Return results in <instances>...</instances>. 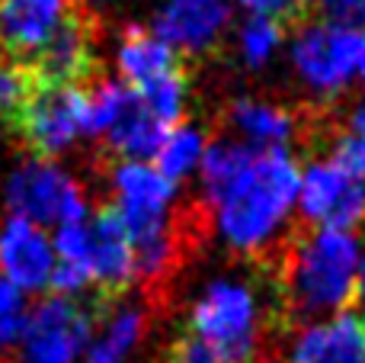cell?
<instances>
[{"mask_svg": "<svg viewBox=\"0 0 365 363\" xmlns=\"http://www.w3.org/2000/svg\"><path fill=\"white\" fill-rule=\"evenodd\" d=\"M282 299L285 322L302 325L340 315L359 299V244L349 232L298 222L279 244L259 251Z\"/></svg>", "mask_w": 365, "mask_h": 363, "instance_id": "1", "label": "cell"}, {"mask_svg": "<svg viewBox=\"0 0 365 363\" xmlns=\"http://www.w3.org/2000/svg\"><path fill=\"white\" fill-rule=\"evenodd\" d=\"M298 184V164L289 151H257L212 203L225 238L250 257L266 251L295 203Z\"/></svg>", "mask_w": 365, "mask_h": 363, "instance_id": "2", "label": "cell"}, {"mask_svg": "<svg viewBox=\"0 0 365 363\" xmlns=\"http://www.w3.org/2000/svg\"><path fill=\"white\" fill-rule=\"evenodd\" d=\"M103 315L106 309L93 299L77 302L74 296H45L26 319V363H74L81 347L90 341L93 322Z\"/></svg>", "mask_w": 365, "mask_h": 363, "instance_id": "3", "label": "cell"}, {"mask_svg": "<svg viewBox=\"0 0 365 363\" xmlns=\"http://www.w3.org/2000/svg\"><path fill=\"white\" fill-rule=\"evenodd\" d=\"M83 126H87V90L38 87L19 119L10 126V139L19 141L36 161H48L61 154Z\"/></svg>", "mask_w": 365, "mask_h": 363, "instance_id": "4", "label": "cell"}, {"mask_svg": "<svg viewBox=\"0 0 365 363\" xmlns=\"http://www.w3.org/2000/svg\"><path fill=\"white\" fill-rule=\"evenodd\" d=\"M6 206L13 209V219L32 225L83 222V190L51 161H26L16 167L6 180Z\"/></svg>", "mask_w": 365, "mask_h": 363, "instance_id": "5", "label": "cell"}, {"mask_svg": "<svg viewBox=\"0 0 365 363\" xmlns=\"http://www.w3.org/2000/svg\"><path fill=\"white\" fill-rule=\"evenodd\" d=\"M87 238H90V283H93L90 299L100 302L109 312L135 280V251L119 206L103 203L96 209L93 222L87 225Z\"/></svg>", "mask_w": 365, "mask_h": 363, "instance_id": "6", "label": "cell"}, {"mask_svg": "<svg viewBox=\"0 0 365 363\" xmlns=\"http://www.w3.org/2000/svg\"><path fill=\"white\" fill-rule=\"evenodd\" d=\"M359 55H362L359 32L330 29V26L321 23H304L298 29L295 49H292L302 81L324 96L340 94L346 87V81L353 77L356 64H359Z\"/></svg>", "mask_w": 365, "mask_h": 363, "instance_id": "7", "label": "cell"}, {"mask_svg": "<svg viewBox=\"0 0 365 363\" xmlns=\"http://www.w3.org/2000/svg\"><path fill=\"white\" fill-rule=\"evenodd\" d=\"M298 209L304 225L349 232L365 219V187L330 161H311L298 184Z\"/></svg>", "mask_w": 365, "mask_h": 363, "instance_id": "8", "label": "cell"}, {"mask_svg": "<svg viewBox=\"0 0 365 363\" xmlns=\"http://www.w3.org/2000/svg\"><path fill=\"white\" fill-rule=\"evenodd\" d=\"M225 126L237 132L240 145L257 148V151H285L295 141L302 145L304 126H308V106H279V103L250 100V96H237L227 103L225 109Z\"/></svg>", "mask_w": 365, "mask_h": 363, "instance_id": "9", "label": "cell"}, {"mask_svg": "<svg viewBox=\"0 0 365 363\" xmlns=\"http://www.w3.org/2000/svg\"><path fill=\"white\" fill-rule=\"evenodd\" d=\"M227 19L231 6L225 0H167L154 32L189 61V55H208L218 49Z\"/></svg>", "mask_w": 365, "mask_h": 363, "instance_id": "10", "label": "cell"}, {"mask_svg": "<svg viewBox=\"0 0 365 363\" xmlns=\"http://www.w3.org/2000/svg\"><path fill=\"white\" fill-rule=\"evenodd\" d=\"M81 0H0V55L29 61Z\"/></svg>", "mask_w": 365, "mask_h": 363, "instance_id": "11", "label": "cell"}, {"mask_svg": "<svg viewBox=\"0 0 365 363\" xmlns=\"http://www.w3.org/2000/svg\"><path fill=\"white\" fill-rule=\"evenodd\" d=\"M55 270V251L42 229L26 219H6L0 229V274L6 283L23 289L48 287Z\"/></svg>", "mask_w": 365, "mask_h": 363, "instance_id": "12", "label": "cell"}, {"mask_svg": "<svg viewBox=\"0 0 365 363\" xmlns=\"http://www.w3.org/2000/svg\"><path fill=\"white\" fill-rule=\"evenodd\" d=\"M292 363H365V315L346 309L308 325L292 347Z\"/></svg>", "mask_w": 365, "mask_h": 363, "instance_id": "13", "label": "cell"}, {"mask_svg": "<svg viewBox=\"0 0 365 363\" xmlns=\"http://www.w3.org/2000/svg\"><path fill=\"white\" fill-rule=\"evenodd\" d=\"M180 68H189V61L177 49H170L164 39H158V32L145 29V26H128L122 32L119 71L122 84H128L132 90L145 87L148 81H158L164 74H173Z\"/></svg>", "mask_w": 365, "mask_h": 363, "instance_id": "14", "label": "cell"}, {"mask_svg": "<svg viewBox=\"0 0 365 363\" xmlns=\"http://www.w3.org/2000/svg\"><path fill=\"white\" fill-rule=\"evenodd\" d=\"M170 135V129L164 122H158L151 113L145 109V103L138 100V94L132 90L128 103L122 106L119 119L109 126L103 139L109 158H122V161H141V158H158L164 139Z\"/></svg>", "mask_w": 365, "mask_h": 363, "instance_id": "15", "label": "cell"}, {"mask_svg": "<svg viewBox=\"0 0 365 363\" xmlns=\"http://www.w3.org/2000/svg\"><path fill=\"white\" fill-rule=\"evenodd\" d=\"M113 184L125 209H167V203L177 193V184L164 177L158 167L145 161H115Z\"/></svg>", "mask_w": 365, "mask_h": 363, "instance_id": "16", "label": "cell"}, {"mask_svg": "<svg viewBox=\"0 0 365 363\" xmlns=\"http://www.w3.org/2000/svg\"><path fill=\"white\" fill-rule=\"evenodd\" d=\"M189 90V68H180L173 74H164L158 81H148L145 87H138V100L145 103V109L154 116L158 122H164L167 129H177L182 119V100Z\"/></svg>", "mask_w": 365, "mask_h": 363, "instance_id": "17", "label": "cell"}, {"mask_svg": "<svg viewBox=\"0 0 365 363\" xmlns=\"http://www.w3.org/2000/svg\"><path fill=\"white\" fill-rule=\"evenodd\" d=\"M334 148H330L327 161L334 167H340L349 180H365V106H356L346 116L343 126H336L334 132Z\"/></svg>", "mask_w": 365, "mask_h": 363, "instance_id": "18", "label": "cell"}, {"mask_svg": "<svg viewBox=\"0 0 365 363\" xmlns=\"http://www.w3.org/2000/svg\"><path fill=\"white\" fill-rule=\"evenodd\" d=\"M145 325H148V315L141 309H125L113 319L109 332L90 347V357L87 363H122L125 354L138 344V338L145 334Z\"/></svg>", "mask_w": 365, "mask_h": 363, "instance_id": "19", "label": "cell"}, {"mask_svg": "<svg viewBox=\"0 0 365 363\" xmlns=\"http://www.w3.org/2000/svg\"><path fill=\"white\" fill-rule=\"evenodd\" d=\"M202 154H205V139H202L199 129L177 126L164 139V145H160V151L154 161H158V171L164 174L170 184H177L182 174H189L195 164H199Z\"/></svg>", "mask_w": 365, "mask_h": 363, "instance_id": "20", "label": "cell"}, {"mask_svg": "<svg viewBox=\"0 0 365 363\" xmlns=\"http://www.w3.org/2000/svg\"><path fill=\"white\" fill-rule=\"evenodd\" d=\"M36 90H38V84L26 64L0 55V122L6 126V132L19 119V113L26 109V103L32 100Z\"/></svg>", "mask_w": 365, "mask_h": 363, "instance_id": "21", "label": "cell"}, {"mask_svg": "<svg viewBox=\"0 0 365 363\" xmlns=\"http://www.w3.org/2000/svg\"><path fill=\"white\" fill-rule=\"evenodd\" d=\"M282 36H285V29L279 23H272V19H266V16H250L240 26V39H237L240 51H244V61L250 64V68H263L272 58V51L279 49Z\"/></svg>", "mask_w": 365, "mask_h": 363, "instance_id": "22", "label": "cell"}, {"mask_svg": "<svg viewBox=\"0 0 365 363\" xmlns=\"http://www.w3.org/2000/svg\"><path fill=\"white\" fill-rule=\"evenodd\" d=\"M253 16H266L272 23H279L282 29H302L304 23H311L317 0H240Z\"/></svg>", "mask_w": 365, "mask_h": 363, "instance_id": "23", "label": "cell"}, {"mask_svg": "<svg viewBox=\"0 0 365 363\" xmlns=\"http://www.w3.org/2000/svg\"><path fill=\"white\" fill-rule=\"evenodd\" d=\"M26 319L29 315H26L23 293L0 277V347H10L23 338Z\"/></svg>", "mask_w": 365, "mask_h": 363, "instance_id": "24", "label": "cell"}, {"mask_svg": "<svg viewBox=\"0 0 365 363\" xmlns=\"http://www.w3.org/2000/svg\"><path fill=\"white\" fill-rule=\"evenodd\" d=\"M158 363H221V357L186 325L177 338L164 347V354H160Z\"/></svg>", "mask_w": 365, "mask_h": 363, "instance_id": "25", "label": "cell"}, {"mask_svg": "<svg viewBox=\"0 0 365 363\" xmlns=\"http://www.w3.org/2000/svg\"><path fill=\"white\" fill-rule=\"evenodd\" d=\"M359 299H365V264H362V274H359Z\"/></svg>", "mask_w": 365, "mask_h": 363, "instance_id": "26", "label": "cell"}, {"mask_svg": "<svg viewBox=\"0 0 365 363\" xmlns=\"http://www.w3.org/2000/svg\"><path fill=\"white\" fill-rule=\"evenodd\" d=\"M359 71H362V81H365V36H362V55H359Z\"/></svg>", "mask_w": 365, "mask_h": 363, "instance_id": "27", "label": "cell"}]
</instances>
